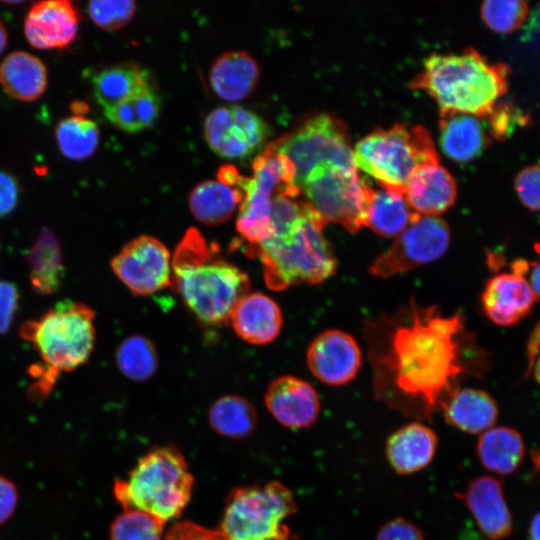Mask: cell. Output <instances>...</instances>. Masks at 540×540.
<instances>
[{
    "mask_svg": "<svg viewBox=\"0 0 540 540\" xmlns=\"http://www.w3.org/2000/svg\"><path fill=\"white\" fill-rule=\"evenodd\" d=\"M365 339L377 398L420 419L430 420L466 377L487 367L460 313L413 299L369 321Z\"/></svg>",
    "mask_w": 540,
    "mask_h": 540,
    "instance_id": "6da1fadb",
    "label": "cell"
},
{
    "mask_svg": "<svg viewBox=\"0 0 540 540\" xmlns=\"http://www.w3.org/2000/svg\"><path fill=\"white\" fill-rule=\"evenodd\" d=\"M171 285L198 320L219 325L229 321L236 303L247 294L250 280L192 227L172 257Z\"/></svg>",
    "mask_w": 540,
    "mask_h": 540,
    "instance_id": "7a4b0ae2",
    "label": "cell"
},
{
    "mask_svg": "<svg viewBox=\"0 0 540 540\" xmlns=\"http://www.w3.org/2000/svg\"><path fill=\"white\" fill-rule=\"evenodd\" d=\"M509 72L507 64H492L474 48H467L459 54L430 55L410 87L428 92L440 110L486 118L506 93Z\"/></svg>",
    "mask_w": 540,
    "mask_h": 540,
    "instance_id": "3957f363",
    "label": "cell"
},
{
    "mask_svg": "<svg viewBox=\"0 0 540 540\" xmlns=\"http://www.w3.org/2000/svg\"><path fill=\"white\" fill-rule=\"evenodd\" d=\"M324 226L306 205L295 220L273 228L268 238L254 247V254L263 265L265 282L271 289L319 284L335 273L337 261L323 234Z\"/></svg>",
    "mask_w": 540,
    "mask_h": 540,
    "instance_id": "277c9868",
    "label": "cell"
},
{
    "mask_svg": "<svg viewBox=\"0 0 540 540\" xmlns=\"http://www.w3.org/2000/svg\"><path fill=\"white\" fill-rule=\"evenodd\" d=\"M194 478L182 453L172 446L151 449L126 479L114 482L113 493L123 510L148 513L167 523L188 505Z\"/></svg>",
    "mask_w": 540,
    "mask_h": 540,
    "instance_id": "5b68a950",
    "label": "cell"
},
{
    "mask_svg": "<svg viewBox=\"0 0 540 540\" xmlns=\"http://www.w3.org/2000/svg\"><path fill=\"white\" fill-rule=\"evenodd\" d=\"M95 312L88 305L62 300L38 319L25 321L20 337L39 353L43 364L71 372L89 360L95 346Z\"/></svg>",
    "mask_w": 540,
    "mask_h": 540,
    "instance_id": "8992f818",
    "label": "cell"
},
{
    "mask_svg": "<svg viewBox=\"0 0 540 540\" xmlns=\"http://www.w3.org/2000/svg\"><path fill=\"white\" fill-rule=\"evenodd\" d=\"M353 155L356 167L378 185L403 193L419 168L439 162L427 129L402 123L375 129L356 143Z\"/></svg>",
    "mask_w": 540,
    "mask_h": 540,
    "instance_id": "52a82bcc",
    "label": "cell"
},
{
    "mask_svg": "<svg viewBox=\"0 0 540 540\" xmlns=\"http://www.w3.org/2000/svg\"><path fill=\"white\" fill-rule=\"evenodd\" d=\"M298 505L279 481L233 489L225 500L219 531L227 540H292L286 520Z\"/></svg>",
    "mask_w": 540,
    "mask_h": 540,
    "instance_id": "ba28073f",
    "label": "cell"
},
{
    "mask_svg": "<svg viewBox=\"0 0 540 540\" xmlns=\"http://www.w3.org/2000/svg\"><path fill=\"white\" fill-rule=\"evenodd\" d=\"M305 204L325 223L342 225L355 233L365 226L372 187L357 168L321 166L299 186Z\"/></svg>",
    "mask_w": 540,
    "mask_h": 540,
    "instance_id": "9c48e42d",
    "label": "cell"
},
{
    "mask_svg": "<svg viewBox=\"0 0 540 540\" xmlns=\"http://www.w3.org/2000/svg\"><path fill=\"white\" fill-rule=\"evenodd\" d=\"M271 146L294 165L295 184L298 188L318 167L357 168L346 126L328 114L310 118L293 133Z\"/></svg>",
    "mask_w": 540,
    "mask_h": 540,
    "instance_id": "30bf717a",
    "label": "cell"
},
{
    "mask_svg": "<svg viewBox=\"0 0 540 540\" xmlns=\"http://www.w3.org/2000/svg\"><path fill=\"white\" fill-rule=\"evenodd\" d=\"M449 244L447 223L437 216L420 215L375 259L369 272L376 277L387 278L410 271L439 259Z\"/></svg>",
    "mask_w": 540,
    "mask_h": 540,
    "instance_id": "8fae6325",
    "label": "cell"
},
{
    "mask_svg": "<svg viewBox=\"0 0 540 540\" xmlns=\"http://www.w3.org/2000/svg\"><path fill=\"white\" fill-rule=\"evenodd\" d=\"M118 279L135 295L147 296L171 285L172 257L158 239L141 235L111 260Z\"/></svg>",
    "mask_w": 540,
    "mask_h": 540,
    "instance_id": "7c38bea8",
    "label": "cell"
},
{
    "mask_svg": "<svg viewBox=\"0 0 540 540\" xmlns=\"http://www.w3.org/2000/svg\"><path fill=\"white\" fill-rule=\"evenodd\" d=\"M265 121L238 105L220 106L205 119L204 135L210 148L225 158H243L257 149L268 135Z\"/></svg>",
    "mask_w": 540,
    "mask_h": 540,
    "instance_id": "4fadbf2b",
    "label": "cell"
},
{
    "mask_svg": "<svg viewBox=\"0 0 540 540\" xmlns=\"http://www.w3.org/2000/svg\"><path fill=\"white\" fill-rule=\"evenodd\" d=\"M306 361L318 380L339 386L356 377L362 358L358 343L350 334L330 329L313 339L307 349Z\"/></svg>",
    "mask_w": 540,
    "mask_h": 540,
    "instance_id": "5bb4252c",
    "label": "cell"
},
{
    "mask_svg": "<svg viewBox=\"0 0 540 540\" xmlns=\"http://www.w3.org/2000/svg\"><path fill=\"white\" fill-rule=\"evenodd\" d=\"M537 299L528 279L514 272L497 273L490 277L480 296L485 316L502 327L516 325L527 317Z\"/></svg>",
    "mask_w": 540,
    "mask_h": 540,
    "instance_id": "9a60e30c",
    "label": "cell"
},
{
    "mask_svg": "<svg viewBox=\"0 0 540 540\" xmlns=\"http://www.w3.org/2000/svg\"><path fill=\"white\" fill-rule=\"evenodd\" d=\"M264 400L270 414L287 428L310 427L319 416L317 391L307 381L295 376L275 378L268 386Z\"/></svg>",
    "mask_w": 540,
    "mask_h": 540,
    "instance_id": "2e32d148",
    "label": "cell"
},
{
    "mask_svg": "<svg viewBox=\"0 0 540 540\" xmlns=\"http://www.w3.org/2000/svg\"><path fill=\"white\" fill-rule=\"evenodd\" d=\"M79 16L67 0L35 3L24 21L25 37L38 49H61L70 45L78 31Z\"/></svg>",
    "mask_w": 540,
    "mask_h": 540,
    "instance_id": "e0dca14e",
    "label": "cell"
},
{
    "mask_svg": "<svg viewBox=\"0 0 540 540\" xmlns=\"http://www.w3.org/2000/svg\"><path fill=\"white\" fill-rule=\"evenodd\" d=\"M456 496L463 500L481 533L490 540L506 538L512 531V516L501 483L483 475L471 480Z\"/></svg>",
    "mask_w": 540,
    "mask_h": 540,
    "instance_id": "ac0fdd59",
    "label": "cell"
},
{
    "mask_svg": "<svg viewBox=\"0 0 540 540\" xmlns=\"http://www.w3.org/2000/svg\"><path fill=\"white\" fill-rule=\"evenodd\" d=\"M438 447L435 431L421 422L408 423L389 435L385 455L399 475H411L425 469L433 461Z\"/></svg>",
    "mask_w": 540,
    "mask_h": 540,
    "instance_id": "d6986e66",
    "label": "cell"
},
{
    "mask_svg": "<svg viewBox=\"0 0 540 540\" xmlns=\"http://www.w3.org/2000/svg\"><path fill=\"white\" fill-rule=\"evenodd\" d=\"M229 321L241 339L250 344L262 345L278 337L283 317L279 305L272 298L255 292L240 298Z\"/></svg>",
    "mask_w": 540,
    "mask_h": 540,
    "instance_id": "ffe728a7",
    "label": "cell"
},
{
    "mask_svg": "<svg viewBox=\"0 0 540 540\" xmlns=\"http://www.w3.org/2000/svg\"><path fill=\"white\" fill-rule=\"evenodd\" d=\"M404 195L419 215L436 216L453 205L457 188L451 174L437 162L419 168L409 180Z\"/></svg>",
    "mask_w": 540,
    "mask_h": 540,
    "instance_id": "44dd1931",
    "label": "cell"
},
{
    "mask_svg": "<svg viewBox=\"0 0 540 540\" xmlns=\"http://www.w3.org/2000/svg\"><path fill=\"white\" fill-rule=\"evenodd\" d=\"M445 421L462 432L482 434L494 427L498 407L486 391L472 387H460L441 408Z\"/></svg>",
    "mask_w": 540,
    "mask_h": 540,
    "instance_id": "7402d4cb",
    "label": "cell"
},
{
    "mask_svg": "<svg viewBox=\"0 0 540 540\" xmlns=\"http://www.w3.org/2000/svg\"><path fill=\"white\" fill-rule=\"evenodd\" d=\"M30 268L29 283L33 292L40 296L56 294L64 278V255L56 234L44 228L26 253Z\"/></svg>",
    "mask_w": 540,
    "mask_h": 540,
    "instance_id": "603a6c76",
    "label": "cell"
},
{
    "mask_svg": "<svg viewBox=\"0 0 540 540\" xmlns=\"http://www.w3.org/2000/svg\"><path fill=\"white\" fill-rule=\"evenodd\" d=\"M259 74L258 64L248 53L228 51L213 62L209 81L217 96L239 101L254 90Z\"/></svg>",
    "mask_w": 540,
    "mask_h": 540,
    "instance_id": "cb8c5ba5",
    "label": "cell"
},
{
    "mask_svg": "<svg viewBox=\"0 0 540 540\" xmlns=\"http://www.w3.org/2000/svg\"><path fill=\"white\" fill-rule=\"evenodd\" d=\"M439 130L442 150L458 162L474 159L488 143L479 118L471 114L440 110Z\"/></svg>",
    "mask_w": 540,
    "mask_h": 540,
    "instance_id": "d4e9b609",
    "label": "cell"
},
{
    "mask_svg": "<svg viewBox=\"0 0 540 540\" xmlns=\"http://www.w3.org/2000/svg\"><path fill=\"white\" fill-rule=\"evenodd\" d=\"M0 84L12 98L31 102L45 92L47 87V69L36 56L14 51L0 64Z\"/></svg>",
    "mask_w": 540,
    "mask_h": 540,
    "instance_id": "484cf974",
    "label": "cell"
},
{
    "mask_svg": "<svg viewBox=\"0 0 540 540\" xmlns=\"http://www.w3.org/2000/svg\"><path fill=\"white\" fill-rule=\"evenodd\" d=\"M476 454L486 470L509 475L521 465L525 445L517 430L506 426L492 427L480 434Z\"/></svg>",
    "mask_w": 540,
    "mask_h": 540,
    "instance_id": "4316f807",
    "label": "cell"
},
{
    "mask_svg": "<svg viewBox=\"0 0 540 540\" xmlns=\"http://www.w3.org/2000/svg\"><path fill=\"white\" fill-rule=\"evenodd\" d=\"M419 216L403 192L379 185L372 188L365 226L379 235L397 237Z\"/></svg>",
    "mask_w": 540,
    "mask_h": 540,
    "instance_id": "83f0119b",
    "label": "cell"
},
{
    "mask_svg": "<svg viewBox=\"0 0 540 540\" xmlns=\"http://www.w3.org/2000/svg\"><path fill=\"white\" fill-rule=\"evenodd\" d=\"M244 192L219 180H207L196 185L189 196V208L194 217L206 225L228 221L239 209Z\"/></svg>",
    "mask_w": 540,
    "mask_h": 540,
    "instance_id": "f1b7e54d",
    "label": "cell"
},
{
    "mask_svg": "<svg viewBox=\"0 0 540 540\" xmlns=\"http://www.w3.org/2000/svg\"><path fill=\"white\" fill-rule=\"evenodd\" d=\"M210 427L219 435L240 440L248 437L257 426L254 406L238 395L218 398L208 411Z\"/></svg>",
    "mask_w": 540,
    "mask_h": 540,
    "instance_id": "f546056e",
    "label": "cell"
},
{
    "mask_svg": "<svg viewBox=\"0 0 540 540\" xmlns=\"http://www.w3.org/2000/svg\"><path fill=\"white\" fill-rule=\"evenodd\" d=\"M97 103L106 109L149 85L146 72L133 64H119L105 68L92 79Z\"/></svg>",
    "mask_w": 540,
    "mask_h": 540,
    "instance_id": "4dcf8cb0",
    "label": "cell"
},
{
    "mask_svg": "<svg viewBox=\"0 0 540 540\" xmlns=\"http://www.w3.org/2000/svg\"><path fill=\"white\" fill-rule=\"evenodd\" d=\"M55 135L61 153L72 160L89 158L97 149L100 138L97 124L82 115L60 120Z\"/></svg>",
    "mask_w": 540,
    "mask_h": 540,
    "instance_id": "1f68e13d",
    "label": "cell"
},
{
    "mask_svg": "<svg viewBox=\"0 0 540 540\" xmlns=\"http://www.w3.org/2000/svg\"><path fill=\"white\" fill-rule=\"evenodd\" d=\"M115 360L121 373L134 381L149 379L158 367L155 345L141 335L125 338L117 347Z\"/></svg>",
    "mask_w": 540,
    "mask_h": 540,
    "instance_id": "d6a6232c",
    "label": "cell"
},
{
    "mask_svg": "<svg viewBox=\"0 0 540 540\" xmlns=\"http://www.w3.org/2000/svg\"><path fill=\"white\" fill-rule=\"evenodd\" d=\"M165 524L148 513L123 510L111 523L109 540H163Z\"/></svg>",
    "mask_w": 540,
    "mask_h": 540,
    "instance_id": "836d02e7",
    "label": "cell"
},
{
    "mask_svg": "<svg viewBox=\"0 0 540 540\" xmlns=\"http://www.w3.org/2000/svg\"><path fill=\"white\" fill-rule=\"evenodd\" d=\"M528 12V4L522 0H487L481 6L483 21L498 33L516 31L525 22Z\"/></svg>",
    "mask_w": 540,
    "mask_h": 540,
    "instance_id": "e575fe53",
    "label": "cell"
},
{
    "mask_svg": "<svg viewBox=\"0 0 540 540\" xmlns=\"http://www.w3.org/2000/svg\"><path fill=\"white\" fill-rule=\"evenodd\" d=\"M87 6L91 19L107 30H115L127 24L136 10L132 0H94Z\"/></svg>",
    "mask_w": 540,
    "mask_h": 540,
    "instance_id": "d590c367",
    "label": "cell"
},
{
    "mask_svg": "<svg viewBox=\"0 0 540 540\" xmlns=\"http://www.w3.org/2000/svg\"><path fill=\"white\" fill-rule=\"evenodd\" d=\"M486 118L491 136L500 140L509 136L517 126H523L528 120L527 115L509 102L495 105Z\"/></svg>",
    "mask_w": 540,
    "mask_h": 540,
    "instance_id": "8d00e7d4",
    "label": "cell"
},
{
    "mask_svg": "<svg viewBox=\"0 0 540 540\" xmlns=\"http://www.w3.org/2000/svg\"><path fill=\"white\" fill-rule=\"evenodd\" d=\"M514 188L525 207L540 211V164L523 168L516 175Z\"/></svg>",
    "mask_w": 540,
    "mask_h": 540,
    "instance_id": "74e56055",
    "label": "cell"
},
{
    "mask_svg": "<svg viewBox=\"0 0 540 540\" xmlns=\"http://www.w3.org/2000/svg\"><path fill=\"white\" fill-rule=\"evenodd\" d=\"M130 100L141 129L153 125L160 112V101L151 86L141 88L130 97Z\"/></svg>",
    "mask_w": 540,
    "mask_h": 540,
    "instance_id": "f35d334b",
    "label": "cell"
},
{
    "mask_svg": "<svg viewBox=\"0 0 540 540\" xmlns=\"http://www.w3.org/2000/svg\"><path fill=\"white\" fill-rule=\"evenodd\" d=\"M375 540H425L422 530L412 521L396 517L383 523Z\"/></svg>",
    "mask_w": 540,
    "mask_h": 540,
    "instance_id": "ab89813d",
    "label": "cell"
},
{
    "mask_svg": "<svg viewBox=\"0 0 540 540\" xmlns=\"http://www.w3.org/2000/svg\"><path fill=\"white\" fill-rule=\"evenodd\" d=\"M20 292L15 283L0 280V335L10 329L19 307Z\"/></svg>",
    "mask_w": 540,
    "mask_h": 540,
    "instance_id": "60d3db41",
    "label": "cell"
},
{
    "mask_svg": "<svg viewBox=\"0 0 540 540\" xmlns=\"http://www.w3.org/2000/svg\"><path fill=\"white\" fill-rule=\"evenodd\" d=\"M163 540H227L217 529H209L199 524L184 521L173 525Z\"/></svg>",
    "mask_w": 540,
    "mask_h": 540,
    "instance_id": "b9f144b4",
    "label": "cell"
},
{
    "mask_svg": "<svg viewBox=\"0 0 540 540\" xmlns=\"http://www.w3.org/2000/svg\"><path fill=\"white\" fill-rule=\"evenodd\" d=\"M104 114L113 125L123 131L135 133L142 130L130 97L104 109Z\"/></svg>",
    "mask_w": 540,
    "mask_h": 540,
    "instance_id": "7bdbcfd3",
    "label": "cell"
},
{
    "mask_svg": "<svg viewBox=\"0 0 540 540\" xmlns=\"http://www.w3.org/2000/svg\"><path fill=\"white\" fill-rule=\"evenodd\" d=\"M20 189L15 177L0 171V218L10 215L19 202Z\"/></svg>",
    "mask_w": 540,
    "mask_h": 540,
    "instance_id": "ee69618b",
    "label": "cell"
},
{
    "mask_svg": "<svg viewBox=\"0 0 540 540\" xmlns=\"http://www.w3.org/2000/svg\"><path fill=\"white\" fill-rule=\"evenodd\" d=\"M18 501V492L14 483L0 476V525L13 515Z\"/></svg>",
    "mask_w": 540,
    "mask_h": 540,
    "instance_id": "f6af8a7d",
    "label": "cell"
},
{
    "mask_svg": "<svg viewBox=\"0 0 540 540\" xmlns=\"http://www.w3.org/2000/svg\"><path fill=\"white\" fill-rule=\"evenodd\" d=\"M540 351V321L532 329L526 348L527 355V370L525 375H529L532 372L534 363L538 357Z\"/></svg>",
    "mask_w": 540,
    "mask_h": 540,
    "instance_id": "bcb514c9",
    "label": "cell"
},
{
    "mask_svg": "<svg viewBox=\"0 0 540 540\" xmlns=\"http://www.w3.org/2000/svg\"><path fill=\"white\" fill-rule=\"evenodd\" d=\"M536 251L539 253V259L530 262L529 265V284L537 298H540V245H536Z\"/></svg>",
    "mask_w": 540,
    "mask_h": 540,
    "instance_id": "7dc6e473",
    "label": "cell"
},
{
    "mask_svg": "<svg viewBox=\"0 0 540 540\" xmlns=\"http://www.w3.org/2000/svg\"><path fill=\"white\" fill-rule=\"evenodd\" d=\"M529 538L530 540H540V512L533 517L530 523Z\"/></svg>",
    "mask_w": 540,
    "mask_h": 540,
    "instance_id": "c3c4849f",
    "label": "cell"
},
{
    "mask_svg": "<svg viewBox=\"0 0 540 540\" xmlns=\"http://www.w3.org/2000/svg\"><path fill=\"white\" fill-rule=\"evenodd\" d=\"M7 41H8L7 31H6L2 21L0 20V54L6 48Z\"/></svg>",
    "mask_w": 540,
    "mask_h": 540,
    "instance_id": "681fc988",
    "label": "cell"
},
{
    "mask_svg": "<svg viewBox=\"0 0 540 540\" xmlns=\"http://www.w3.org/2000/svg\"><path fill=\"white\" fill-rule=\"evenodd\" d=\"M71 110L76 114L81 116L82 113H85L87 111V105L84 102L81 101H75L71 105Z\"/></svg>",
    "mask_w": 540,
    "mask_h": 540,
    "instance_id": "f907efd6",
    "label": "cell"
},
{
    "mask_svg": "<svg viewBox=\"0 0 540 540\" xmlns=\"http://www.w3.org/2000/svg\"><path fill=\"white\" fill-rule=\"evenodd\" d=\"M531 458H532V463H533V472L539 473L540 472V452L536 450L532 451Z\"/></svg>",
    "mask_w": 540,
    "mask_h": 540,
    "instance_id": "816d5d0a",
    "label": "cell"
},
{
    "mask_svg": "<svg viewBox=\"0 0 540 540\" xmlns=\"http://www.w3.org/2000/svg\"><path fill=\"white\" fill-rule=\"evenodd\" d=\"M532 370L537 383L540 385V355L537 357Z\"/></svg>",
    "mask_w": 540,
    "mask_h": 540,
    "instance_id": "f5cc1de1",
    "label": "cell"
}]
</instances>
